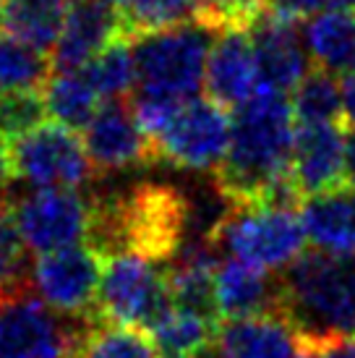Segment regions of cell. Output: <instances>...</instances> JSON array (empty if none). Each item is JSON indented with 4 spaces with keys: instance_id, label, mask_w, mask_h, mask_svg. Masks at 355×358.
Segmentation results:
<instances>
[{
    "instance_id": "6da1fadb",
    "label": "cell",
    "mask_w": 355,
    "mask_h": 358,
    "mask_svg": "<svg viewBox=\"0 0 355 358\" xmlns=\"http://www.w3.org/2000/svg\"><path fill=\"white\" fill-rule=\"evenodd\" d=\"M230 118V147L215 170V189L236 207H256L269 186L293 173V105L285 92L261 87Z\"/></svg>"
},
{
    "instance_id": "7a4b0ae2",
    "label": "cell",
    "mask_w": 355,
    "mask_h": 358,
    "mask_svg": "<svg viewBox=\"0 0 355 358\" xmlns=\"http://www.w3.org/2000/svg\"><path fill=\"white\" fill-rule=\"evenodd\" d=\"M191 238V196L165 183L92 194L87 243L99 257L136 254L170 264Z\"/></svg>"
},
{
    "instance_id": "3957f363",
    "label": "cell",
    "mask_w": 355,
    "mask_h": 358,
    "mask_svg": "<svg viewBox=\"0 0 355 358\" xmlns=\"http://www.w3.org/2000/svg\"><path fill=\"white\" fill-rule=\"evenodd\" d=\"M280 275V314L306 340L355 335V251H303Z\"/></svg>"
},
{
    "instance_id": "277c9868",
    "label": "cell",
    "mask_w": 355,
    "mask_h": 358,
    "mask_svg": "<svg viewBox=\"0 0 355 358\" xmlns=\"http://www.w3.org/2000/svg\"><path fill=\"white\" fill-rule=\"evenodd\" d=\"M217 37V31L196 21L133 37L136 87L183 102L194 100L204 87L207 63Z\"/></svg>"
},
{
    "instance_id": "5b68a950",
    "label": "cell",
    "mask_w": 355,
    "mask_h": 358,
    "mask_svg": "<svg viewBox=\"0 0 355 358\" xmlns=\"http://www.w3.org/2000/svg\"><path fill=\"white\" fill-rule=\"evenodd\" d=\"M94 324L55 311L27 285L0 299V358H79Z\"/></svg>"
},
{
    "instance_id": "8992f818",
    "label": "cell",
    "mask_w": 355,
    "mask_h": 358,
    "mask_svg": "<svg viewBox=\"0 0 355 358\" xmlns=\"http://www.w3.org/2000/svg\"><path fill=\"white\" fill-rule=\"evenodd\" d=\"M173 308L168 264L136 254H113L102 259L97 296L99 324H120L149 332Z\"/></svg>"
},
{
    "instance_id": "52a82bcc",
    "label": "cell",
    "mask_w": 355,
    "mask_h": 358,
    "mask_svg": "<svg viewBox=\"0 0 355 358\" xmlns=\"http://www.w3.org/2000/svg\"><path fill=\"white\" fill-rule=\"evenodd\" d=\"M306 241V230L298 212L236 204L212 236V243L219 251L275 275L303 254Z\"/></svg>"
},
{
    "instance_id": "ba28073f",
    "label": "cell",
    "mask_w": 355,
    "mask_h": 358,
    "mask_svg": "<svg viewBox=\"0 0 355 358\" xmlns=\"http://www.w3.org/2000/svg\"><path fill=\"white\" fill-rule=\"evenodd\" d=\"M8 157L13 180L34 189H84L97 176L84 141L58 120L10 141Z\"/></svg>"
},
{
    "instance_id": "9c48e42d",
    "label": "cell",
    "mask_w": 355,
    "mask_h": 358,
    "mask_svg": "<svg viewBox=\"0 0 355 358\" xmlns=\"http://www.w3.org/2000/svg\"><path fill=\"white\" fill-rule=\"evenodd\" d=\"M230 129L233 118L227 108L212 97L186 102L154 139L159 162L194 173H215L230 147Z\"/></svg>"
},
{
    "instance_id": "30bf717a",
    "label": "cell",
    "mask_w": 355,
    "mask_h": 358,
    "mask_svg": "<svg viewBox=\"0 0 355 358\" xmlns=\"http://www.w3.org/2000/svg\"><path fill=\"white\" fill-rule=\"evenodd\" d=\"M99 280L102 257L89 243L40 254L31 262V288L48 306L66 317L97 322Z\"/></svg>"
},
{
    "instance_id": "8fae6325",
    "label": "cell",
    "mask_w": 355,
    "mask_h": 358,
    "mask_svg": "<svg viewBox=\"0 0 355 358\" xmlns=\"http://www.w3.org/2000/svg\"><path fill=\"white\" fill-rule=\"evenodd\" d=\"M16 207L21 236L37 254L79 246L92 222V196L76 189H34Z\"/></svg>"
},
{
    "instance_id": "7c38bea8",
    "label": "cell",
    "mask_w": 355,
    "mask_h": 358,
    "mask_svg": "<svg viewBox=\"0 0 355 358\" xmlns=\"http://www.w3.org/2000/svg\"><path fill=\"white\" fill-rule=\"evenodd\" d=\"M84 147L97 173L159 165L154 139L138 126L129 100H110L84 129Z\"/></svg>"
},
{
    "instance_id": "4fadbf2b",
    "label": "cell",
    "mask_w": 355,
    "mask_h": 358,
    "mask_svg": "<svg viewBox=\"0 0 355 358\" xmlns=\"http://www.w3.org/2000/svg\"><path fill=\"white\" fill-rule=\"evenodd\" d=\"M120 34H126L123 13L110 0H71L63 31L50 55L52 71L87 69Z\"/></svg>"
},
{
    "instance_id": "5bb4252c",
    "label": "cell",
    "mask_w": 355,
    "mask_h": 358,
    "mask_svg": "<svg viewBox=\"0 0 355 358\" xmlns=\"http://www.w3.org/2000/svg\"><path fill=\"white\" fill-rule=\"evenodd\" d=\"M246 31L256 52L261 87H272L285 94L296 90L298 81L311 71V55L306 50L300 24L277 19L264 10Z\"/></svg>"
},
{
    "instance_id": "9a60e30c",
    "label": "cell",
    "mask_w": 355,
    "mask_h": 358,
    "mask_svg": "<svg viewBox=\"0 0 355 358\" xmlns=\"http://www.w3.org/2000/svg\"><path fill=\"white\" fill-rule=\"evenodd\" d=\"M293 176L303 199L345 183V129L340 123H296Z\"/></svg>"
},
{
    "instance_id": "2e32d148",
    "label": "cell",
    "mask_w": 355,
    "mask_h": 358,
    "mask_svg": "<svg viewBox=\"0 0 355 358\" xmlns=\"http://www.w3.org/2000/svg\"><path fill=\"white\" fill-rule=\"evenodd\" d=\"M217 345L222 358H314L306 338L277 311L222 322Z\"/></svg>"
},
{
    "instance_id": "e0dca14e",
    "label": "cell",
    "mask_w": 355,
    "mask_h": 358,
    "mask_svg": "<svg viewBox=\"0 0 355 358\" xmlns=\"http://www.w3.org/2000/svg\"><path fill=\"white\" fill-rule=\"evenodd\" d=\"M204 90L222 108H238L261 90L256 52L246 29L222 31L212 48Z\"/></svg>"
},
{
    "instance_id": "ac0fdd59",
    "label": "cell",
    "mask_w": 355,
    "mask_h": 358,
    "mask_svg": "<svg viewBox=\"0 0 355 358\" xmlns=\"http://www.w3.org/2000/svg\"><path fill=\"white\" fill-rule=\"evenodd\" d=\"M217 306L222 322L280 314V275L227 259L217 267Z\"/></svg>"
},
{
    "instance_id": "d6986e66",
    "label": "cell",
    "mask_w": 355,
    "mask_h": 358,
    "mask_svg": "<svg viewBox=\"0 0 355 358\" xmlns=\"http://www.w3.org/2000/svg\"><path fill=\"white\" fill-rule=\"evenodd\" d=\"M300 222L308 243L319 251H355V186L342 183L332 191L300 201Z\"/></svg>"
},
{
    "instance_id": "ffe728a7",
    "label": "cell",
    "mask_w": 355,
    "mask_h": 358,
    "mask_svg": "<svg viewBox=\"0 0 355 358\" xmlns=\"http://www.w3.org/2000/svg\"><path fill=\"white\" fill-rule=\"evenodd\" d=\"M303 42L316 69L335 76H347L355 71V13L329 8L316 13L303 27Z\"/></svg>"
},
{
    "instance_id": "44dd1931",
    "label": "cell",
    "mask_w": 355,
    "mask_h": 358,
    "mask_svg": "<svg viewBox=\"0 0 355 358\" xmlns=\"http://www.w3.org/2000/svg\"><path fill=\"white\" fill-rule=\"evenodd\" d=\"M48 113L73 131H84L99 110V92L89 81L87 71H52L42 87Z\"/></svg>"
},
{
    "instance_id": "7402d4cb",
    "label": "cell",
    "mask_w": 355,
    "mask_h": 358,
    "mask_svg": "<svg viewBox=\"0 0 355 358\" xmlns=\"http://www.w3.org/2000/svg\"><path fill=\"white\" fill-rule=\"evenodd\" d=\"M71 0H6V27L13 37L50 52L58 42Z\"/></svg>"
},
{
    "instance_id": "603a6c76",
    "label": "cell",
    "mask_w": 355,
    "mask_h": 358,
    "mask_svg": "<svg viewBox=\"0 0 355 358\" xmlns=\"http://www.w3.org/2000/svg\"><path fill=\"white\" fill-rule=\"evenodd\" d=\"M296 123H345L342 90L335 73L311 69L290 94Z\"/></svg>"
},
{
    "instance_id": "cb8c5ba5",
    "label": "cell",
    "mask_w": 355,
    "mask_h": 358,
    "mask_svg": "<svg viewBox=\"0 0 355 358\" xmlns=\"http://www.w3.org/2000/svg\"><path fill=\"white\" fill-rule=\"evenodd\" d=\"M217 267L204 264H168V282L173 306L191 311L196 317L209 319L212 324H222L217 306Z\"/></svg>"
},
{
    "instance_id": "d4e9b609",
    "label": "cell",
    "mask_w": 355,
    "mask_h": 358,
    "mask_svg": "<svg viewBox=\"0 0 355 358\" xmlns=\"http://www.w3.org/2000/svg\"><path fill=\"white\" fill-rule=\"evenodd\" d=\"M89 81L94 84L102 100H126L136 90V60H133V37L120 34L110 42L87 69Z\"/></svg>"
},
{
    "instance_id": "484cf974",
    "label": "cell",
    "mask_w": 355,
    "mask_h": 358,
    "mask_svg": "<svg viewBox=\"0 0 355 358\" xmlns=\"http://www.w3.org/2000/svg\"><path fill=\"white\" fill-rule=\"evenodd\" d=\"M52 76L48 52L13 34H0V92L42 90Z\"/></svg>"
},
{
    "instance_id": "4316f807",
    "label": "cell",
    "mask_w": 355,
    "mask_h": 358,
    "mask_svg": "<svg viewBox=\"0 0 355 358\" xmlns=\"http://www.w3.org/2000/svg\"><path fill=\"white\" fill-rule=\"evenodd\" d=\"M217 324L183 308H173L168 317L149 329V338L162 358H186L217 338Z\"/></svg>"
},
{
    "instance_id": "83f0119b",
    "label": "cell",
    "mask_w": 355,
    "mask_h": 358,
    "mask_svg": "<svg viewBox=\"0 0 355 358\" xmlns=\"http://www.w3.org/2000/svg\"><path fill=\"white\" fill-rule=\"evenodd\" d=\"M79 358H162L149 332L120 324H94Z\"/></svg>"
},
{
    "instance_id": "f1b7e54d",
    "label": "cell",
    "mask_w": 355,
    "mask_h": 358,
    "mask_svg": "<svg viewBox=\"0 0 355 358\" xmlns=\"http://www.w3.org/2000/svg\"><path fill=\"white\" fill-rule=\"evenodd\" d=\"M123 13V29L131 37L191 24L196 16L194 0H133Z\"/></svg>"
},
{
    "instance_id": "f546056e",
    "label": "cell",
    "mask_w": 355,
    "mask_h": 358,
    "mask_svg": "<svg viewBox=\"0 0 355 358\" xmlns=\"http://www.w3.org/2000/svg\"><path fill=\"white\" fill-rule=\"evenodd\" d=\"M48 102L40 90L0 92V139L16 141L45 123Z\"/></svg>"
},
{
    "instance_id": "4dcf8cb0",
    "label": "cell",
    "mask_w": 355,
    "mask_h": 358,
    "mask_svg": "<svg viewBox=\"0 0 355 358\" xmlns=\"http://www.w3.org/2000/svg\"><path fill=\"white\" fill-rule=\"evenodd\" d=\"M27 241L21 236L13 199H0V275L16 285H31V267L27 262Z\"/></svg>"
},
{
    "instance_id": "1f68e13d",
    "label": "cell",
    "mask_w": 355,
    "mask_h": 358,
    "mask_svg": "<svg viewBox=\"0 0 355 358\" xmlns=\"http://www.w3.org/2000/svg\"><path fill=\"white\" fill-rule=\"evenodd\" d=\"M191 102V100H188ZM186 102L175 100V97H165V94H154V92L136 90L131 94V108L136 115L138 126L147 131L152 139H157L162 131L170 126V120L178 115V110Z\"/></svg>"
},
{
    "instance_id": "d6a6232c",
    "label": "cell",
    "mask_w": 355,
    "mask_h": 358,
    "mask_svg": "<svg viewBox=\"0 0 355 358\" xmlns=\"http://www.w3.org/2000/svg\"><path fill=\"white\" fill-rule=\"evenodd\" d=\"M324 6H329V0H266V13H272L277 19L303 24V21L314 19L316 13H321Z\"/></svg>"
},
{
    "instance_id": "836d02e7",
    "label": "cell",
    "mask_w": 355,
    "mask_h": 358,
    "mask_svg": "<svg viewBox=\"0 0 355 358\" xmlns=\"http://www.w3.org/2000/svg\"><path fill=\"white\" fill-rule=\"evenodd\" d=\"M314 358H355V335L306 340Z\"/></svg>"
},
{
    "instance_id": "e575fe53",
    "label": "cell",
    "mask_w": 355,
    "mask_h": 358,
    "mask_svg": "<svg viewBox=\"0 0 355 358\" xmlns=\"http://www.w3.org/2000/svg\"><path fill=\"white\" fill-rule=\"evenodd\" d=\"M342 90V110H345V126H355V71L340 79Z\"/></svg>"
},
{
    "instance_id": "d590c367",
    "label": "cell",
    "mask_w": 355,
    "mask_h": 358,
    "mask_svg": "<svg viewBox=\"0 0 355 358\" xmlns=\"http://www.w3.org/2000/svg\"><path fill=\"white\" fill-rule=\"evenodd\" d=\"M345 129V183L355 186V126H342Z\"/></svg>"
},
{
    "instance_id": "8d00e7d4",
    "label": "cell",
    "mask_w": 355,
    "mask_h": 358,
    "mask_svg": "<svg viewBox=\"0 0 355 358\" xmlns=\"http://www.w3.org/2000/svg\"><path fill=\"white\" fill-rule=\"evenodd\" d=\"M10 180H13V173H10L8 147H6V141L0 139V199L6 196V189H8Z\"/></svg>"
},
{
    "instance_id": "74e56055",
    "label": "cell",
    "mask_w": 355,
    "mask_h": 358,
    "mask_svg": "<svg viewBox=\"0 0 355 358\" xmlns=\"http://www.w3.org/2000/svg\"><path fill=\"white\" fill-rule=\"evenodd\" d=\"M186 358H222L219 356V345L212 340V343H207V345H201L198 350H194V353H188Z\"/></svg>"
},
{
    "instance_id": "f35d334b",
    "label": "cell",
    "mask_w": 355,
    "mask_h": 358,
    "mask_svg": "<svg viewBox=\"0 0 355 358\" xmlns=\"http://www.w3.org/2000/svg\"><path fill=\"white\" fill-rule=\"evenodd\" d=\"M19 288H27V285H16V282H10L8 278L0 275V299H6V296H10L13 290H19Z\"/></svg>"
},
{
    "instance_id": "ab89813d",
    "label": "cell",
    "mask_w": 355,
    "mask_h": 358,
    "mask_svg": "<svg viewBox=\"0 0 355 358\" xmlns=\"http://www.w3.org/2000/svg\"><path fill=\"white\" fill-rule=\"evenodd\" d=\"M329 6L340 10H355V0H329Z\"/></svg>"
},
{
    "instance_id": "60d3db41",
    "label": "cell",
    "mask_w": 355,
    "mask_h": 358,
    "mask_svg": "<svg viewBox=\"0 0 355 358\" xmlns=\"http://www.w3.org/2000/svg\"><path fill=\"white\" fill-rule=\"evenodd\" d=\"M110 3H113V6H115L118 10H126L131 6V3H133V0H110Z\"/></svg>"
},
{
    "instance_id": "b9f144b4",
    "label": "cell",
    "mask_w": 355,
    "mask_h": 358,
    "mask_svg": "<svg viewBox=\"0 0 355 358\" xmlns=\"http://www.w3.org/2000/svg\"><path fill=\"white\" fill-rule=\"evenodd\" d=\"M6 24V0H0V27Z\"/></svg>"
}]
</instances>
